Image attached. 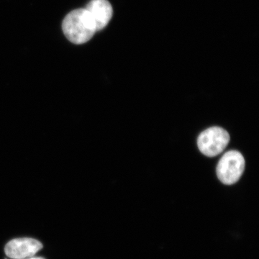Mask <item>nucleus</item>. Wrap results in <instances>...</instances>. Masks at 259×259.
Returning <instances> with one entry per match:
<instances>
[{
    "label": "nucleus",
    "mask_w": 259,
    "mask_h": 259,
    "mask_svg": "<svg viewBox=\"0 0 259 259\" xmlns=\"http://www.w3.org/2000/svg\"><path fill=\"white\" fill-rule=\"evenodd\" d=\"M85 9L93 19L97 32L107 26L113 13L112 5L107 0H91Z\"/></svg>",
    "instance_id": "5"
},
{
    "label": "nucleus",
    "mask_w": 259,
    "mask_h": 259,
    "mask_svg": "<svg viewBox=\"0 0 259 259\" xmlns=\"http://www.w3.org/2000/svg\"><path fill=\"white\" fill-rule=\"evenodd\" d=\"M230 142L229 134L221 127H211L199 135L197 146L204 156H218L224 151Z\"/></svg>",
    "instance_id": "3"
},
{
    "label": "nucleus",
    "mask_w": 259,
    "mask_h": 259,
    "mask_svg": "<svg viewBox=\"0 0 259 259\" xmlns=\"http://www.w3.org/2000/svg\"><path fill=\"white\" fill-rule=\"evenodd\" d=\"M62 29L66 38L76 45L88 42L97 32L93 19L85 8L73 10L66 15Z\"/></svg>",
    "instance_id": "1"
},
{
    "label": "nucleus",
    "mask_w": 259,
    "mask_h": 259,
    "mask_svg": "<svg viewBox=\"0 0 259 259\" xmlns=\"http://www.w3.org/2000/svg\"><path fill=\"white\" fill-rule=\"evenodd\" d=\"M42 248V243L33 238H16L7 243L5 252L10 258L23 259L34 256Z\"/></svg>",
    "instance_id": "4"
},
{
    "label": "nucleus",
    "mask_w": 259,
    "mask_h": 259,
    "mask_svg": "<svg viewBox=\"0 0 259 259\" xmlns=\"http://www.w3.org/2000/svg\"><path fill=\"white\" fill-rule=\"evenodd\" d=\"M23 259H45L44 258H42V257H30V258H23Z\"/></svg>",
    "instance_id": "6"
},
{
    "label": "nucleus",
    "mask_w": 259,
    "mask_h": 259,
    "mask_svg": "<svg viewBox=\"0 0 259 259\" xmlns=\"http://www.w3.org/2000/svg\"><path fill=\"white\" fill-rule=\"evenodd\" d=\"M245 168L243 155L237 151L225 153L217 166V176L222 183L227 185L236 183L241 178Z\"/></svg>",
    "instance_id": "2"
}]
</instances>
